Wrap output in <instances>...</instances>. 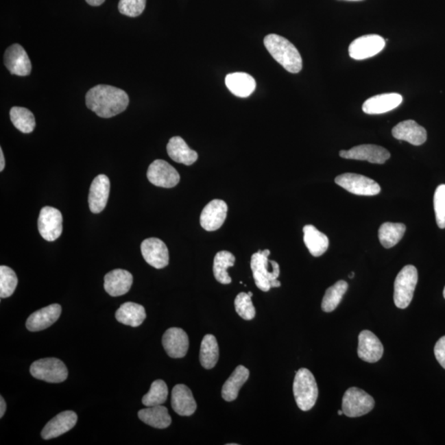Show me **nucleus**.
Here are the masks:
<instances>
[{
  "label": "nucleus",
  "mask_w": 445,
  "mask_h": 445,
  "mask_svg": "<svg viewBox=\"0 0 445 445\" xmlns=\"http://www.w3.org/2000/svg\"><path fill=\"white\" fill-rule=\"evenodd\" d=\"M129 101L128 93L111 85H97L86 95L88 108L103 118H111L123 112Z\"/></svg>",
  "instance_id": "1"
},
{
  "label": "nucleus",
  "mask_w": 445,
  "mask_h": 445,
  "mask_svg": "<svg viewBox=\"0 0 445 445\" xmlns=\"http://www.w3.org/2000/svg\"><path fill=\"white\" fill-rule=\"evenodd\" d=\"M265 48L281 67L289 73H297L303 68V60L299 51L283 36L270 34L264 38Z\"/></svg>",
  "instance_id": "2"
},
{
  "label": "nucleus",
  "mask_w": 445,
  "mask_h": 445,
  "mask_svg": "<svg viewBox=\"0 0 445 445\" xmlns=\"http://www.w3.org/2000/svg\"><path fill=\"white\" fill-rule=\"evenodd\" d=\"M270 253L268 249L259 250L252 256L251 259L253 278L257 288L264 292L281 285L280 281L277 280L280 276V265L276 261L269 260Z\"/></svg>",
  "instance_id": "3"
},
{
  "label": "nucleus",
  "mask_w": 445,
  "mask_h": 445,
  "mask_svg": "<svg viewBox=\"0 0 445 445\" xmlns=\"http://www.w3.org/2000/svg\"><path fill=\"white\" fill-rule=\"evenodd\" d=\"M293 391L297 405L302 411L311 410L315 405L318 389L315 378L309 370L302 368L297 371Z\"/></svg>",
  "instance_id": "4"
},
{
  "label": "nucleus",
  "mask_w": 445,
  "mask_h": 445,
  "mask_svg": "<svg viewBox=\"0 0 445 445\" xmlns=\"http://www.w3.org/2000/svg\"><path fill=\"white\" fill-rule=\"evenodd\" d=\"M418 272L414 265H408L398 273L394 282V300L398 308L405 309L413 298Z\"/></svg>",
  "instance_id": "5"
},
{
  "label": "nucleus",
  "mask_w": 445,
  "mask_h": 445,
  "mask_svg": "<svg viewBox=\"0 0 445 445\" xmlns=\"http://www.w3.org/2000/svg\"><path fill=\"white\" fill-rule=\"evenodd\" d=\"M30 373L39 381L51 383H62L68 378L67 365L56 358L40 359L32 363Z\"/></svg>",
  "instance_id": "6"
},
{
  "label": "nucleus",
  "mask_w": 445,
  "mask_h": 445,
  "mask_svg": "<svg viewBox=\"0 0 445 445\" xmlns=\"http://www.w3.org/2000/svg\"><path fill=\"white\" fill-rule=\"evenodd\" d=\"M374 400L358 387L347 389L342 398V411L348 418H360L368 414L374 407Z\"/></svg>",
  "instance_id": "7"
},
{
  "label": "nucleus",
  "mask_w": 445,
  "mask_h": 445,
  "mask_svg": "<svg viewBox=\"0 0 445 445\" xmlns=\"http://www.w3.org/2000/svg\"><path fill=\"white\" fill-rule=\"evenodd\" d=\"M338 186L349 193L358 195H376L381 187L372 179L354 173H344L335 179Z\"/></svg>",
  "instance_id": "8"
},
{
  "label": "nucleus",
  "mask_w": 445,
  "mask_h": 445,
  "mask_svg": "<svg viewBox=\"0 0 445 445\" xmlns=\"http://www.w3.org/2000/svg\"><path fill=\"white\" fill-rule=\"evenodd\" d=\"M40 236L48 242L58 239L63 231V216L59 210L51 206L43 207L38 218Z\"/></svg>",
  "instance_id": "9"
},
{
  "label": "nucleus",
  "mask_w": 445,
  "mask_h": 445,
  "mask_svg": "<svg viewBox=\"0 0 445 445\" xmlns=\"http://www.w3.org/2000/svg\"><path fill=\"white\" fill-rule=\"evenodd\" d=\"M147 178L153 185L171 189L180 182V175L169 163L157 159L154 161L147 171Z\"/></svg>",
  "instance_id": "10"
},
{
  "label": "nucleus",
  "mask_w": 445,
  "mask_h": 445,
  "mask_svg": "<svg viewBox=\"0 0 445 445\" xmlns=\"http://www.w3.org/2000/svg\"><path fill=\"white\" fill-rule=\"evenodd\" d=\"M385 40L378 35H365L355 39L350 45L349 55L351 58L362 60L371 58L381 53L385 47Z\"/></svg>",
  "instance_id": "11"
},
{
  "label": "nucleus",
  "mask_w": 445,
  "mask_h": 445,
  "mask_svg": "<svg viewBox=\"0 0 445 445\" xmlns=\"http://www.w3.org/2000/svg\"><path fill=\"white\" fill-rule=\"evenodd\" d=\"M141 253L146 263L156 269H163L169 263V252L166 244L157 238L143 241Z\"/></svg>",
  "instance_id": "12"
},
{
  "label": "nucleus",
  "mask_w": 445,
  "mask_h": 445,
  "mask_svg": "<svg viewBox=\"0 0 445 445\" xmlns=\"http://www.w3.org/2000/svg\"><path fill=\"white\" fill-rule=\"evenodd\" d=\"M340 156L346 159L368 161L371 163L383 165L390 158V153L381 146L362 145L355 146L349 150H341Z\"/></svg>",
  "instance_id": "13"
},
{
  "label": "nucleus",
  "mask_w": 445,
  "mask_h": 445,
  "mask_svg": "<svg viewBox=\"0 0 445 445\" xmlns=\"http://www.w3.org/2000/svg\"><path fill=\"white\" fill-rule=\"evenodd\" d=\"M5 65L12 75L27 76L32 72L29 57L19 44L12 45L5 53Z\"/></svg>",
  "instance_id": "14"
},
{
  "label": "nucleus",
  "mask_w": 445,
  "mask_h": 445,
  "mask_svg": "<svg viewBox=\"0 0 445 445\" xmlns=\"http://www.w3.org/2000/svg\"><path fill=\"white\" fill-rule=\"evenodd\" d=\"M227 213V204L222 200H213L204 208L200 223L206 231L218 230L226 221Z\"/></svg>",
  "instance_id": "15"
},
{
  "label": "nucleus",
  "mask_w": 445,
  "mask_h": 445,
  "mask_svg": "<svg viewBox=\"0 0 445 445\" xmlns=\"http://www.w3.org/2000/svg\"><path fill=\"white\" fill-rule=\"evenodd\" d=\"M163 346L169 357L183 358L189 349V338L184 330L178 328L167 329L163 337Z\"/></svg>",
  "instance_id": "16"
},
{
  "label": "nucleus",
  "mask_w": 445,
  "mask_h": 445,
  "mask_svg": "<svg viewBox=\"0 0 445 445\" xmlns=\"http://www.w3.org/2000/svg\"><path fill=\"white\" fill-rule=\"evenodd\" d=\"M110 180L107 176L101 174L93 179L89 190V209L95 214H99L107 206L110 194Z\"/></svg>",
  "instance_id": "17"
},
{
  "label": "nucleus",
  "mask_w": 445,
  "mask_h": 445,
  "mask_svg": "<svg viewBox=\"0 0 445 445\" xmlns=\"http://www.w3.org/2000/svg\"><path fill=\"white\" fill-rule=\"evenodd\" d=\"M358 357L362 361L375 363L381 360L383 354L382 342L370 330H363L359 335Z\"/></svg>",
  "instance_id": "18"
},
{
  "label": "nucleus",
  "mask_w": 445,
  "mask_h": 445,
  "mask_svg": "<svg viewBox=\"0 0 445 445\" xmlns=\"http://www.w3.org/2000/svg\"><path fill=\"white\" fill-rule=\"evenodd\" d=\"M77 416L75 411H65L55 416L43 428L42 437L44 440L57 438L75 427Z\"/></svg>",
  "instance_id": "19"
},
{
  "label": "nucleus",
  "mask_w": 445,
  "mask_h": 445,
  "mask_svg": "<svg viewBox=\"0 0 445 445\" xmlns=\"http://www.w3.org/2000/svg\"><path fill=\"white\" fill-rule=\"evenodd\" d=\"M402 103V97L399 93H383L370 97L363 104V111L369 115H378L393 111Z\"/></svg>",
  "instance_id": "20"
},
{
  "label": "nucleus",
  "mask_w": 445,
  "mask_h": 445,
  "mask_svg": "<svg viewBox=\"0 0 445 445\" xmlns=\"http://www.w3.org/2000/svg\"><path fill=\"white\" fill-rule=\"evenodd\" d=\"M392 134L397 140L407 141L416 146L423 145L427 140L426 129L412 120L400 122L394 126Z\"/></svg>",
  "instance_id": "21"
},
{
  "label": "nucleus",
  "mask_w": 445,
  "mask_h": 445,
  "mask_svg": "<svg viewBox=\"0 0 445 445\" xmlns=\"http://www.w3.org/2000/svg\"><path fill=\"white\" fill-rule=\"evenodd\" d=\"M62 311L60 304H54L38 310L27 318L26 326L30 332H39L49 328L59 320Z\"/></svg>",
  "instance_id": "22"
},
{
  "label": "nucleus",
  "mask_w": 445,
  "mask_h": 445,
  "mask_svg": "<svg viewBox=\"0 0 445 445\" xmlns=\"http://www.w3.org/2000/svg\"><path fill=\"white\" fill-rule=\"evenodd\" d=\"M133 283L132 273L116 269L104 277V289L109 296L117 297L128 293Z\"/></svg>",
  "instance_id": "23"
},
{
  "label": "nucleus",
  "mask_w": 445,
  "mask_h": 445,
  "mask_svg": "<svg viewBox=\"0 0 445 445\" xmlns=\"http://www.w3.org/2000/svg\"><path fill=\"white\" fill-rule=\"evenodd\" d=\"M171 407L176 413L182 416H190L197 411V402L189 387L178 385L171 391Z\"/></svg>",
  "instance_id": "24"
},
{
  "label": "nucleus",
  "mask_w": 445,
  "mask_h": 445,
  "mask_svg": "<svg viewBox=\"0 0 445 445\" xmlns=\"http://www.w3.org/2000/svg\"><path fill=\"white\" fill-rule=\"evenodd\" d=\"M226 84L232 95L239 97H248L255 91L256 81L247 73H230L226 77Z\"/></svg>",
  "instance_id": "25"
},
{
  "label": "nucleus",
  "mask_w": 445,
  "mask_h": 445,
  "mask_svg": "<svg viewBox=\"0 0 445 445\" xmlns=\"http://www.w3.org/2000/svg\"><path fill=\"white\" fill-rule=\"evenodd\" d=\"M167 154L173 161L187 166L193 165L198 159V154L191 149L184 140L180 136L171 138L167 145Z\"/></svg>",
  "instance_id": "26"
},
{
  "label": "nucleus",
  "mask_w": 445,
  "mask_h": 445,
  "mask_svg": "<svg viewBox=\"0 0 445 445\" xmlns=\"http://www.w3.org/2000/svg\"><path fill=\"white\" fill-rule=\"evenodd\" d=\"M249 370L243 365H239L231 376L227 379L222 387V398L226 402L234 401L238 398L239 390L249 378Z\"/></svg>",
  "instance_id": "27"
},
{
  "label": "nucleus",
  "mask_w": 445,
  "mask_h": 445,
  "mask_svg": "<svg viewBox=\"0 0 445 445\" xmlns=\"http://www.w3.org/2000/svg\"><path fill=\"white\" fill-rule=\"evenodd\" d=\"M304 241L306 247L313 256H320L328 250L329 239L328 236L317 230L315 227L308 224L303 228Z\"/></svg>",
  "instance_id": "28"
},
{
  "label": "nucleus",
  "mask_w": 445,
  "mask_h": 445,
  "mask_svg": "<svg viewBox=\"0 0 445 445\" xmlns=\"http://www.w3.org/2000/svg\"><path fill=\"white\" fill-rule=\"evenodd\" d=\"M116 318L122 324L136 328L145 320V309L141 304L128 302L118 309L116 312Z\"/></svg>",
  "instance_id": "29"
},
{
  "label": "nucleus",
  "mask_w": 445,
  "mask_h": 445,
  "mask_svg": "<svg viewBox=\"0 0 445 445\" xmlns=\"http://www.w3.org/2000/svg\"><path fill=\"white\" fill-rule=\"evenodd\" d=\"M138 416L143 422L157 429L167 428L171 423L169 411L163 405L147 407L138 412Z\"/></svg>",
  "instance_id": "30"
},
{
  "label": "nucleus",
  "mask_w": 445,
  "mask_h": 445,
  "mask_svg": "<svg viewBox=\"0 0 445 445\" xmlns=\"http://www.w3.org/2000/svg\"><path fill=\"white\" fill-rule=\"evenodd\" d=\"M219 350L217 340L213 335L204 337L200 350V361L204 368L213 369L219 360Z\"/></svg>",
  "instance_id": "31"
},
{
  "label": "nucleus",
  "mask_w": 445,
  "mask_h": 445,
  "mask_svg": "<svg viewBox=\"0 0 445 445\" xmlns=\"http://www.w3.org/2000/svg\"><path fill=\"white\" fill-rule=\"evenodd\" d=\"M235 256L228 251L219 252L214 259L213 272L216 280L223 285L232 282V279L228 273V269L234 267Z\"/></svg>",
  "instance_id": "32"
},
{
  "label": "nucleus",
  "mask_w": 445,
  "mask_h": 445,
  "mask_svg": "<svg viewBox=\"0 0 445 445\" xmlns=\"http://www.w3.org/2000/svg\"><path fill=\"white\" fill-rule=\"evenodd\" d=\"M406 232L403 224L387 222L383 224L378 230V238L385 248H391L397 245Z\"/></svg>",
  "instance_id": "33"
},
{
  "label": "nucleus",
  "mask_w": 445,
  "mask_h": 445,
  "mask_svg": "<svg viewBox=\"0 0 445 445\" xmlns=\"http://www.w3.org/2000/svg\"><path fill=\"white\" fill-rule=\"evenodd\" d=\"M12 123L20 132L29 134L36 128V120L34 113L25 108L14 107L10 112Z\"/></svg>",
  "instance_id": "34"
},
{
  "label": "nucleus",
  "mask_w": 445,
  "mask_h": 445,
  "mask_svg": "<svg viewBox=\"0 0 445 445\" xmlns=\"http://www.w3.org/2000/svg\"><path fill=\"white\" fill-rule=\"evenodd\" d=\"M347 289H348V284L345 280H339L333 287L326 289L322 302V310L326 313L334 311L341 303Z\"/></svg>",
  "instance_id": "35"
},
{
  "label": "nucleus",
  "mask_w": 445,
  "mask_h": 445,
  "mask_svg": "<svg viewBox=\"0 0 445 445\" xmlns=\"http://www.w3.org/2000/svg\"><path fill=\"white\" fill-rule=\"evenodd\" d=\"M169 389L165 381H154L151 385L148 394L142 398V402L145 407H154L163 405L167 401Z\"/></svg>",
  "instance_id": "36"
},
{
  "label": "nucleus",
  "mask_w": 445,
  "mask_h": 445,
  "mask_svg": "<svg viewBox=\"0 0 445 445\" xmlns=\"http://www.w3.org/2000/svg\"><path fill=\"white\" fill-rule=\"evenodd\" d=\"M18 277L16 273L9 267H0V297L1 299L10 297L18 285Z\"/></svg>",
  "instance_id": "37"
},
{
  "label": "nucleus",
  "mask_w": 445,
  "mask_h": 445,
  "mask_svg": "<svg viewBox=\"0 0 445 445\" xmlns=\"http://www.w3.org/2000/svg\"><path fill=\"white\" fill-rule=\"evenodd\" d=\"M251 296L247 293H240L234 300L237 313L244 320H252L256 316V309Z\"/></svg>",
  "instance_id": "38"
},
{
  "label": "nucleus",
  "mask_w": 445,
  "mask_h": 445,
  "mask_svg": "<svg viewBox=\"0 0 445 445\" xmlns=\"http://www.w3.org/2000/svg\"><path fill=\"white\" fill-rule=\"evenodd\" d=\"M434 208L436 223L439 228H445V185L437 187L434 195Z\"/></svg>",
  "instance_id": "39"
},
{
  "label": "nucleus",
  "mask_w": 445,
  "mask_h": 445,
  "mask_svg": "<svg viewBox=\"0 0 445 445\" xmlns=\"http://www.w3.org/2000/svg\"><path fill=\"white\" fill-rule=\"evenodd\" d=\"M146 6V0H120L118 5L121 14L136 18L142 14Z\"/></svg>",
  "instance_id": "40"
},
{
  "label": "nucleus",
  "mask_w": 445,
  "mask_h": 445,
  "mask_svg": "<svg viewBox=\"0 0 445 445\" xmlns=\"http://www.w3.org/2000/svg\"><path fill=\"white\" fill-rule=\"evenodd\" d=\"M434 352L436 360L438 361L440 365L445 370V336L441 337L436 342Z\"/></svg>",
  "instance_id": "41"
},
{
  "label": "nucleus",
  "mask_w": 445,
  "mask_h": 445,
  "mask_svg": "<svg viewBox=\"0 0 445 445\" xmlns=\"http://www.w3.org/2000/svg\"><path fill=\"white\" fill-rule=\"evenodd\" d=\"M0 406H1V408H0V418H3V415L5 413L7 406L5 399H3L2 396L0 397Z\"/></svg>",
  "instance_id": "42"
},
{
  "label": "nucleus",
  "mask_w": 445,
  "mask_h": 445,
  "mask_svg": "<svg viewBox=\"0 0 445 445\" xmlns=\"http://www.w3.org/2000/svg\"><path fill=\"white\" fill-rule=\"evenodd\" d=\"M5 167V159L3 156V149L0 148V171H3Z\"/></svg>",
  "instance_id": "43"
},
{
  "label": "nucleus",
  "mask_w": 445,
  "mask_h": 445,
  "mask_svg": "<svg viewBox=\"0 0 445 445\" xmlns=\"http://www.w3.org/2000/svg\"><path fill=\"white\" fill-rule=\"evenodd\" d=\"M85 1L91 6H100L103 5V3L105 2V0H85Z\"/></svg>",
  "instance_id": "44"
},
{
  "label": "nucleus",
  "mask_w": 445,
  "mask_h": 445,
  "mask_svg": "<svg viewBox=\"0 0 445 445\" xmlns=\"http://www.w3.org/2000/svg\"><path fill=\"white\" fill-rule=\"evenodd\" d=\"M354 272H351V273H350V275L349 276V277H350V279H352L353 277H354Z\"/></svg>",
  "instance_id": "45"
},
{
  "label": "nucleus",
  "mask_w": 445,
  "mask_h": 445,
  "mask_svg": "<svg viewBox=\"0 0 445 445\" xmlns=\"http://www.w3.org/2000/svg\"><path fill=\"white\" fill-rule=\"evenodd\" d=\"M337 413H338L339 416H341L342 414H344V413H343L342 410L338 411Z\"/></svg>",
  "instance_id": "46"
},
{
  "label": "nucleus",
  "mask_w": 445,
  "mask_h": 445,
  "mask_svg": "<svg viewBox=\"0 0 445 445\" xmlns=\"http://www.w3.org/2000/svg\"><path fill=\"white\" fill-rule=\"evenodd\" d=\"M248 293L249 296H250L251 297H252V295H253L252 292H248Z\"/></svg>",
  "instance_id": "47"
},
{
  "label": "nucleus",
  "mask_w": 445,
  "mask_h": 445,
  "mask_svg": "<svg viewBox=\"0 0 445 445\" xmlns=\"http://www.w3.org/2000/svg\"><path fill=\"white\" fill-rule=\"evenodd\" d=\"M349 1H361V0H349Z\"/></svg>",
  "instance_id": "48"
},
{
  "label": "nucleus",
  "mask_w": 445,
  "mask_h": 445,
  "mask_svg": "<svg viewBox=\"0 0 445 445\" xmlns=\"http://www.w3.org/2000/svg\"><path fill=\"white\" fill-rule=\"evenodd\" d=\"M444 299H445V287H444Z\"/></svg>",
  "instance_id": "49"
}]
</instances>
